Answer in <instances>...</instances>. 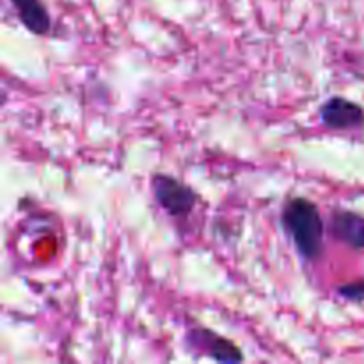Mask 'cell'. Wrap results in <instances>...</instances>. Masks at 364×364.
Masks as SVG:
<instances>
[{"instance_id":"obj_1","label":"cell","mask_w":364,"mask_h":364,"mask_svg":"<svg viewBox=\"0 0 364 364\" xmlns=\"http://www.w3.org/2000/svg\"><path fill=\"white\" fill-rule=\"evenodd\" d=\"M281 226L304 262H318L326 251V223L315 201L290 198L281 208Z\"/></svg>"},{"instance_id":"obj_2","label":"cell","mask_w":364,"mask_h":364,"mask_svg":"<svg viewBox=\"0 0 364 364\" xmlns=\"http://www.w3.org/2000/svg\"><path fill=\"white\" fill-rule=\"evenodd\" d=\"M149 188L156 205L173 219L187 220L198 206V192L188 183L171 174L153 173L149 178Z\"/></svg>"},{"instance_id":"obj_3","label":"cell","mask_w":364,"mask_h":364,"mask_svg":"<svg viewBox=\"0 0 364 364\" xmlns=\"http://www.w3.org/2000/svg\"><path fill=\"white\" fill-rule=\"evenodd\" d=\"M185 345L188 350L219 363H240L245 359L244 352L237 347V343L208 327H191L185 333Z\"/></svg>"},{"instance_id":"obj_4","label":"cell","mask_w":364,"mask_h":364,"mask_svg":"<svg viewBox=\"0 0 364 364\" xmlns=\"http://www.w3.org/2000/svg\"><path fill=\"white\" fill-rule=\"evenodd\" d=\"M320 123L329 130H363L364 107L343 96H331L318 107Z\"/></svg>"},{"instance_id":"obj_5","label":"cell","mask_w":364,"mask_h":364,"mask_svg":"<svg viewBox=\"0 0 364 364\" xmlns=\"http://www.w3.org/2000/svg\"><path fill=\"white\" fill-rule=\"evenodd\" d=\"M329 231L334 240L354 251H364V217L352 210L336 208L331 213Z\"/></svg>"},{"instance_id":"obj_6","label":"cell","mask_w":364,"mask_h":364,"mask_svg":"<svg viewBox=\"0 0 364 364\" xmlns=\"http://www.w3.org/2000/svg\"><path fill=\"white\" fill-rule=\"evenodd\" d=\"M13 4L20 23L31 34L45 38L52 32V16L43 0H9Z\"/></svg>"},{"instance_id":"obj_7","label":"cell","mask_w":364,"mask_h":364,"mask_svg":"<svg viewBox=\"0 0 364 364\" xmlns=\"http://www.w3.org/2000/svg\"><path fill=\"white\" fill-rule=\"evenodd\" d=\"M336 294L348 302H364V279L340 284L336 288Z\"/></svg>"}]
</instances>
